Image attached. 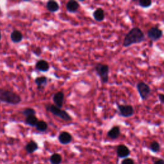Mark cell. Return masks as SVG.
Returning a JSON list of instances; mask_svg holds the SVG:
<instances>
[{"label":"cell","mask_w":164,"mask_h":164,"mask_svg":"<svg viewBox=\"0 0 164 164\" xmlns=\"http://www.w3.org/2000/svg\"><path fill=\"white\" fill-rule=\"evenodd\" d=\"M47 9L51 12H56L59 10V5L55 1H49L46 4Z\"/></svg>","instance_id":"obj_17"},{"label":"cell","mask_w":164,"mask_h":164,"mask_svg":"<svg viewBox=\"0 0 164 164\" xmlns=\"http://www.w3.org/2000/svg\"><path fill=\"white\" fill-rule=\"evenodd\" d=\"M154 164H164L163 159H159L154 162Z\"/></svg>","instance_id":"obj_27"},{"label":"cell","mask_w":164,"mask_h":164,"mask_svg":"<svg viewBox=\"0 0 164 164\" xmlns=\"http://www.w3.org/2000/svg\"><path fill=\"white\" fill-rule=\"evenodd\" d=\"M10 39L14 43L20 42L23 39V33L17 30H15L10 34Z\"/></svg>","instance_id":"obj_14"},{"label":"cell","mask_w":164,"mask_h":164,"mask_svg":"<svg viewBox=\"0 0 164 164\" xmlns=\"http://www.w3.org/2000/svg\"><path fill=\"white\" fill-rule=\"evenodd\" d=\"M35 82L36 84L37 85L38 89L43 88L47 84V78L46 76H44L37 77L35 80Z\"/></svg>","instance_id":"obj_18"},{"label":"cell","mask_w":164,"mask_h":164,"mask_svg":"<svg viewBox=\"0 0 164 164\" xmlns=\"http://www.w3.org/2000/svg\"><path fill=\"white\" fill-rule=\"evenodd\" d=\"M0 101L10 105H18L21 101V98L12 91L0 89Z\"/></svg>","instance_id":"obj_2"},{"label":"cell","mask_w":164,"mask_h":164,"mask_svg":"<svg viewBox=\"0 0 164 164\" xmlns=\"http://www.w3.org/2000/svg\"><path fill=\"white\" fill-rule=\"evenodd\" d=\"M26 151H27V153L29 154H31L34 153L35 151H37L39 149L38 144L37 142H35V141H30L29 142L25 147Z\"/></svg>","instance_id":"obj_16"},{"label":"cell","mask_w":164,"mask_h":164,"mask_svg":"<svg viewBox=\"0 0 164 164\" xmlns=\"http://www.w3.org/2000/svg\"><path fill=\"white\" fill-rule=\"evenodd\" d=\"M47 124L44 120H39L37 125H36V128L39 131L44 132L47 129Z\"/></svg>","instance_id":"obj_22"},{"label":"cell","mask_w":164,"mask_h":164,"mask_svg":"<svg viewBox=\"0 0 164 164\" xmlns=\"http://www.w3.org/2000/svg\"><path fill=\"white\" fill-rule=\"evenodd\" d=\"M117 155L120 159H126L130 155V150L126 145L120 144L117 148Z\"/></svg>","instance_id":"obj_8"},{"label":"cell","mask_w":164,"mask_h":164,"mask_svg":"<svg viewBox=\"0 0 164 164\" xmlns=\"http://www.w3.org/2000/svg\"><path fill=\"white\" fill-rule=\"evenodd\" d=\"M144 40H145V35L142 30L138 27H134L125 35L123 46L127 47L133 44L141 43Z\"/></svg>","instance_id":"obj_1"},{"label":"cell","mask_w":164,"mask_h":164,"mask_svg":"<svg viewBox=\"0 0 164 164\" xmlns=\"http://www.w3.org/2000/svg\"><path fill=\"white\" fill-rule=\"evenodd\" d=\"M121 164H135V161L130 158H126L121 162Z\"/></svg>","instance_id":"obj_25"},{"label":"cell","mask_w":164,"mask_h":164,"mask_svg":"<svg viewBox=\"0 0 164 164\" xmlns=\"http://www.w3.org/2000/svg\"><path fill=\"white\" fill-rule=\"evenodd\" d=\"M46 108L47 111L50 112L54 115L60 117L65 121H69L72 120L70 115L67 113L65 110H62L61 108L57 107L54 105H47L46 106Z\"/></svg>","instance_id":"obj_4"},{"label":"cell","mask_w":164,"mask_h":164,"mask_svg":"<svg viewBox=\"0 0 164 164\" xmlns=\"http://www.w3.org/2000/svg\"><path fill=\"white\" fill-rule=\"evenodd\" d=\"M35 68L37 70L42 72H46L50 69L49 64L44 60H40L36 63Z\"/></svg>","instance_id":"obj_12"},{"label":"cell","mask_w":164,"mask_h":164,"mask_svg":"<svg viewBox=\"0 0 164 164\" xmlns=\"http://www.w3.org/2000/svg\"><path fill=\"white\" fill-rule=\"evenodd\" d=\"M138 5L142 8L147 9L152 5V2L151 0H139Z\"/></svg>","instance_id":"obj_23"},{"label":"cell","mask_w":164,"mask_h":164,"mask_svg":"<svg viewBox=\"0 0 164 164\" xmlns=\"http://www.w3.org/2000/svg\"><path fill=\"white\" fill-rule=\"evenodd\" d=\"M158 98H159V99L162 104H164V94H159L158 95Z\"/></svg>","instance_id":"obj_26"},{"label":"cell","mask_w":164,"mask_h":164,"mask_svg":"<svg viewBox=\"0 0 164 164\" xmlns=\"http://www.w3.org/2000/svg\"><path fill=\"white\" fill-rule=\"evenodd\" d=\"M120 135V129L119 126H114L107 133V136L112 140L117 139Z\"/></svg>","instance_id":"obj_11"},{"label":"cell","mask_w":164,"mask_h":164,"mask_svg":"<svg viewBox=\"0 0 164 164\" xmlns=\"http://www.w3.org/2000/svg\"><path fill=\"white\" fill-rule=\"evenodd\" d=\"M62 159L60 155L58 153H54L50 157V162L51 164H60Z\"/></svg>","instance_id":"obj_20"},{"label":"cell","mask_w":164,"mask_h":164,"mask_svg":"<svg viewBox=\"0 0 164 164\" xmlns=\"http://www.w3.org/2000/svg\"><path fill=\"white\" fill-rule=\"evenodd\" d=\"M137 89L138 92L143 101L147 100L151 94V89L147 83L141 82L137 84Z\"/></svg>","instance_id":"obj_5"},{"label":"cell","mask_w":164,"mask_h":164,"mask_svg":"<svg viewBox=\"0 0 164 164\" xmlns=\"http://www.w3.org/2000/svg\"><path fill=\"white\" fill-rule=\"evenodd\" d=\"M96 72L103 83H106L109 80V67L106 64H98L94 67Z\"/></svg>","instance_id":"obj_3"},{"label":"cell","mask_w":164,"mask_h":164,"mask_svg":"<svg viewBox=\"0 0 164 164\" xmlns=\"http://www.w3.org/2000/svg\"><path fill=\"white\" fill-rule=\"evenodd\" d=\"M39 120L35 115H30V116L26 117L25 119V123L30 126H36Z\"/></svg>","instance_id":"obj_19"},{"label":"cell","mask_w":164,"mask_h":164,"mask_svg":"<svg viewBox=\"0 0 164 164\" xmlns=\"http://www.w3.org/2000/svg\"><path fill=\"white\" fill-rule=\"evenodd\" d=\"M80 7V5L78 2L75 0H71L66 4V9L69 12H75Z\"/></svg>","instance_id":"obj_15"},{"label":"cell","mask_w":164,"mask_h":164,"mask_svg":"<svg viewBox=\"0 0 164 164\" xmlns=\"http://www.w3.org/2000/svg\"><path fill=\"white\" fill-rule=\"evenodd\" d=\"M119 115L123 117H130L134 115L135 110L130 105H118Z\"/></svg>","instance_id":"obj_6"},{"label":"cell","mask_w":164,"mask_h":164,"mask_svg":"<svg viewBox=\"0 0 164 164\" xmlns=\"http://www.w3.org/2000/svg\"><path fill=\"white\" fill-rule=\"evenodd\" d=\"M149 148L153 153H158V152L160 151V144L157 141H154L151 142Z\"/></svg>","instance_id":"obj_21"},{"label":"cell","mask_w":164,"mask_h":164,"mask_svg":"<svg viewBox=\"0 0 164 164\" xmlns=\"http://www.w3.org/2000/svg\"><path fill=\"white\" fill-rule=\"evenodd\" d=\"M148 37L152 41H156L163 36L162 30L158 27H152L147 32Z\"/></svg>","instance_id":"obj_7"},{"label":"cell","mask_w":164,"mask_h":164,"mask_svg":"<svg viewBox=\"0 0 164 164\" xmlns=\"http://www.w3.org/2000/svg\"><path fill=\"white\" fill-rule=\"evenodd\" d=\"M22 113L24 115H25L26 117H28V116H30V115H35L36 112L33 108H27L25 109V110L22 112Z\"/></svg>","instance_id":"obj_24"},{"label":"cell","mask_w":164,"mask_h":164,"mask_svg":"<svg viewBox=\"0 0 164 164\" xmlns=\"http://www.w3.org/2000/svg\"><path fill=\"white\" fill-rule=\"evenodd\" d=\"M1 39H2V33L0 32V40H1Z\"/></svg>","instance_id":"obj_28"},{"label":"cell","mask_w":164,"mask_h":164,"mask_svg":"<svg viewBox=\"0 0 164 164\" xmlns=\"http://www.w3.org/2000/svg\"><path fill=\"white\" fill-rule=\"evenodd\" d=\"M72 137L69 132L63 131L58 136V141L62 144H68L72 141Z\"/></svg>","instance_id":"obj_10"},{"label":"cell","mask_w":164,"mask_h":164,"mask_svg":"<svg viewBox=\"0 0 164 164\" xmlns=\"http://www.w3.org/2000/svg\"><path fill=\"white\" fill-rule=\"evenodd\" d=\"M53 101L54 103V105L57 107L61 108L64 104V92L60 91L54 94L53 97Z\"/></svg>","instance_id":"obj_9"},{"label":"cell","mask_w":164,"mask_h":164,"mask_svg":"<svg viewBox=\"0 0 164 164\" xmlns=\"http://www.w3.org/2000/svg\"><path fill=\"white\" fill-rule=\"evenodd\" d=\"M93 17L96 21L101 22L105 19V11L101 8H98L93 12Z\"/></svg>","instance_id":"obj_13"}]
</instances>
